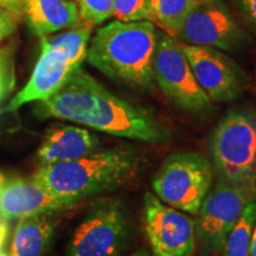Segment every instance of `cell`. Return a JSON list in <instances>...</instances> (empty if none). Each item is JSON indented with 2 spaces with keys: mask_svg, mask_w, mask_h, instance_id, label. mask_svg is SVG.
<instances>
[{
  "mask_svg": "<svg viewBox=\"0 0 256 256\" xmlns=\"http://www.w3.org/2000/svg\"><path fill=\"white\" fill-rule=\"evenodd\" d=\"M40 110L46 116L72 121L110 136L153 145H162L170 132L151 112L124 100L108 90L78 66L63 86L46 100Z\"/></svg>",
  "mask_w": 256,
  "mask_h": 256,
  "instance_id": "cell-1",
  "label": "cell"
},
{
  "mask_svg": "<svg viewBox=\"0 0 256 256\" xmlns=\"http://www.w3.org/2000/svg\"><path fill=\"white\" fill-rule=\"evenodd\" d=\"M158 32L150 20H114L96 31L86 60L115 82L138 90L153 92V60Z\"/></svg>",
  "mask_w": 256,
  "mask_h": 256,
  "instance_id": "cell-2",
  "label": "cell"
},
{
  "mask_svg": "<svg viewBox=\"0 0 256 256\" xmlns=\"http://www.w3.org/2000/svg\"><path fill=\"white\" fill-rule=\"evenodd\" d=\"M138 164L136 150L120 146L69 162L42 165L32 178L51 194L76 204L119 188L134 174Z\"/></svg>",
  "mask_w": 256,
  "mask_h": 256,
  "instance_id": "cell-3",
  "label": "cell"
},
{
  "mask_svg": "<svg viewBox=\"0 0 256 256\" xmlns=\"http://www.w3.org/2000/svg\"><path fill=\"white\" fill-rule=\"evenodd\" d=\"M209 151L218 177L256 184V112L229 110L211 133Z\"/></svg>",
  "mask_w": 256,
  "mask_h": 256,
  "instance_id": "cell-4",
  "label": "cell"
},
{
  "mask_svg": "<svg viewBox=\"0 0 256 256\" xmlns=\"http://www.w3.org/2000/svg\"><path fill=\"white\" fill-rule=\"evenodd\" d=\"M214 182V166L197 152H176L166 156L152 179L154 194L166 206L197 215Z\"/></svg>",
  "mask_w": 256,
  "mask_h": 256,
  "instance_id": "cell-5",
  "label": "cell"
},
{
  "mask_svg": "<svg viewBox=\"0 0 256 256\" xmlns=\"http://www.w3.org/2000/svg\"><path fill=\"white\" fill-rule=\"evenodd\" d=\"M256 200V184H241L218 177L198 210L196 238L206 252H220L224 241L242 215Z\"/></svg>",
  "mask_w": 256,
  "mask_h": 256,
  "instance_id": "cell-6",
  "label": "cell"
},
{
  "mask_svg": "<svg viewBox=\"0 0 256 256\" xmlns=\"http://www.w3.org/2000/svg\"><path fill=\"white\" fill-rule=\"evenodd\" d=\"M153 74L156 84L183 110L203 114L212 108V101L194 78L182 43L162 32H158Z\"/></svg>",
  "mask_w": 256,
  "mask_h": 256,
  "instance_id": "cell-7",
  "label": "cell"
},
{
  "mask_svg": "<svg viewBox=\"0 0 256 256\" xmlns=\"http://www.w3.org/2000/svg\"><path fill=\"white\" fill-rule=\"evenodd\" d=\"M128 222L115 200L94 206L76 228L66 256H119L126 244Z\"/></svg>",
  "mask_w": 256,
  "mask_h": 256,
  "instance_id": "cell-8",
  "label": "cell"
},
{
  "mask_svg": "<svg viewBox=\"0 0 256 256\" xmlns=\"http://www.w3.org/2000/svg\"><path fill=\"white\" fill-rule=\"evenodd\" d=\"M145 232L154 256H192L197 244L196 220L162 203L156 194H144Z\"/></svg>",
  "mask_w": 256,
  "mask_h": 256,
  "instance_id": "cell-9",
  "label": "cell"
},
{
  "mask_svg": "<svg viewBox=\"0 0 256 256\" xmlns=\"http://www.w3.org/2000/svg\"><path fill=\"white\" fill-rule=\"evenodd\" d=\"M178 40L188 46L234 51L244 46L248 37L222 0L200 2L188 14Z\"/></svg>",
  "mask_w": 256,
  "mask_h": 256,
  "instance_id": "cell-10",
  "label": "cell"
},
{
  "mask_svg": "<svg viewBox=\"0 0 256 256\" xmlns=\"http://www.w3.org/2000/svg\"><path fill=\"white\" fill-rule=\"evenodd\" d=\"M197 82L212 102H230L244 92L241 68L218 49L182 43Z\"/></svg>",
  "mask_w": 256,
  "mask_h": 256,
  "instance_id": "cell-11",
  "label": "cell"
},
{
  "mask_svg": "<svg viewBox=\"0 0 256 256\" xmlns=\"http://www.w3.org/2000/svg\"><path fill=\"white\" fill-rule=\"evenodd\" d=\"M72 206V202L51 194L34 178L0 171V220L2 222L51 215Z\"/></svg>",
  "mask_w": 256,
  "mask_h": 256,
  "instance_id": "cell-12",
  "label": "cell"
},
{
  "mask_svg": "<svg viewBox=\"0 0 256 256\" xmlns=\"http://www.w3.org/2000/svg\"><path fill=\"white\" fill-rule=\"evenodd\" d=\"M82 64L75 63L63 50L40 40V56L28 82L12 98L4 112H16L22 106L34 101H44L55 94L72 72Z\"/></svg>",
  "mask_w": 256,
  "mask_h": 256,
  "instance_id": "cell-13",
  "label": "cell"
},
{
  "mask_svg": "<svg viewBox=\"0 0 256 256\" xmlns=\"http://www.w3.org/2000/svg\"><path fill=\"white\" fill-rule=\"evenodd\" d=\"M100 142L88 130L72 124H52L48 128L38 150L40 165L69 162L98 150Z\"/></svg>",
  "mask_w": 256,
  "mask_h": 256,
  "instance_id": "cell-14",
  "label": "cell"
},
{
  "mask_svg": "<svg viewBox=\"0 0 256 256\" xmlns=\"http://www.w3.org/2000/svg\"><path fill=\"white\" fill-rule=\"evenodd\" d=\"M22 14L30 30L40 38L83 24L72 0H22Z\"/></svg>",
  "mask_w": 256,
  "mask_h": 256,
  "instance_id": "cell-15",
  "label": "cell"
},
{
  "mask_svg": "<svg viewBox=\"0 0 256 256\" xmlns=\"http://www.w3.org/2000/svg\"><path fill=\"white\" fill-rule=\"evenodd\" d=\"M56 232L50 215L19 218L12 236L8 256H44Z\"/></svg>",
  "mask_w": 256,
  "mask_h": 256,
  "instance_id": "cell-16",
  "label": "cell"
},
{
  "mask_svg": "<svg viewBox=\"0 0 256 256\" xmlns=\"http://www.w3.org/2000/svg\"><path fill=\"white\" fill-rule=\"evenodd\" d=\"M151 22L168 36L177 38L188 14L200 5V0H150Z\"/></svg>",
  "mask_w": 256,
  "mask_h": 256,
  "instance_id": "cell-17",
  "label": "cell"
},
{
  "mask_svg": "<svg viewBox=\"0 0 256 256\" xmlns=\"http://www.w3.org/2000/svg\"><path fill=\"white\" fill-rule=\"evenodd\" d=\"M256 223V200L243 210L234 228L226 236L220 252L222 256H250L252 235Z\"/></svg>",
  "mask_w": 256,
  "mask_h": 256,
  "instance_id": "cell-18",
  "label": "cell"
},
{
  "mask_svg": "<svg viewBox=\"0 0 256 256\" xmlns=\"http://www.w3.org/2000/svg\"><path fill=\"white\" fill-rule=\"evenodd\" d=\"M78 8L82 23L88 26L104 24L113 17L112 0H72Z\"/></svg>",
  "mask_w": 256,
  "mask_h": 256,
  "instance_id": "cell-19",
  "label": "cell"
},
{
  "mask_svg": "<svg viewBox=\"0 0 256 256\" xmlns=\"http://www.w3.org/2000/svg\"><path fill=\"white\" fill-rule=\"evenodd\" d=\"M113 16L118 20L130 22H151V2L150 0H112Z\"/></svg>",
  "mask_w": 256,
  "mask_h": 256,
  "instance_id": "cell-20",
  "label": "cell"
},
{
  "mask_svg": "<svg viewBox=\"0 0 256 256\" xmlns=\"http://www.w3.org/2000/svg\"><path fill=\"white\" fill-rule=\"evenodd\" d=\"M14 84V64L6 50L0 51V106L11 92Z\"/></svg>",
  "mask_w": 256,
  "mask_h": 256,
  "instance_id": "cell-21",
  "label": "cell"
},
{
  "mask_svg": "<svg viewBox=\"0 0 256 256\" xmlns=\"http://www.w3.org/2000/svg\"><path fill=\"white\" fill-rule=\"evenodd\" d=\"M243 17L256 32V0H236Z\"/></svg>",
  "mask_w": 256,
  "mask_h": 256,
  "instance_id": "cell-22",
  "label": "cell"
},
{
  "mask_svg": "<svg viewBox=\"0 0 256 256\" xmlns=\"http://www.w3.org/2000/svg\"><path fill=\"white\" fill-rule=\"evenodd\" d=\"M0 6L14 17L22 14V0H0Z\"/></svg>",
  "mask_w": 256,
  "mask_h": 256,
  "instance_id": "cell-23",
  "label": "cell"
},
{
  "mask_svg": "<svg viewBox=\"0 0 256 256\" xmlns=\"http://www.w3.org/2000/svg\"><path fill=\"white\" fill-rule=\"evenodd\" d=\"M16 28V17L8 18V20H5L4 23L0 24V42H2L4 38H6L12 32L14 31Z\"/></svg>",
  "mask_w": 256,
  "mask_h": 256,
  "instance_id": "cell-24",
  "label": "cell"
},
{
  "mask_svg": "<svg viewBox=\"0 0 256 256\" xmlns=\"http://www.w3.org/2000/svg\"><path fill=\"white\" fill-rule=\"evenodd\" d=\"M8 223L0 220V249H5V243L8 238Z\"/></svg>",
  "mask_w": 256,
  "mask_h": 256,
  "instance_id": "cell-25",
  "label": "cell"
},
{
  "mask_svg": "<svg viewBox=\"0 0 256 256\" xmlns=\"http://www.w3.org/2000/svg\"><path fill=\"white\" fill-rule=\"evenodd\" d=\"M250 256H256V223L252 230V246H250Z\"/></svg>",
  "mask_w": 256,
  "mask_h": 256,
  "instance_id": "cell-26",
  "label": "cell"
},
{
  "mask_svg": "<svg viewBox=\"0 0 256 256\" xmlns=\"http://www.w3.org/2000/svg\"><path fill=\"white\" fill-rule=\"evenodd\" d=\"M11 17H14V16L11 14L10 12H8L6 10H4L2 8V6H0V24L4 23L5 20H8V19L11 18Z\"/></svg>",
  "mask_w": 256,
  "mask_h": 256,
  "instance_id": "cell-27",
  "label": "cell"
},
{
  "mask_svg": "<svg viewBox=\"0 0 256 256\" xmlns=\"http://www.w3.org/2000/svg\"><path fill=\"white\" fill-rule=\"evenodd\" d=\"M130 256H150V254L146 250H144V249H140V250L133 252Z\"/></svg>",
  "mask_w": 256,
  "mask_h": 256,
  "instance_id": "cell-28",
  "label": "cell"
},
{
  "mask_svg": "<svg viewBox=\"0 0 256 256\" xmlns=\"http://www.w3.org/2000/svg\"><path fill=\"white\" fill-rule=\"evenodd\" d=\"M0 256H8V252L5 249H0Z\"/></svg>",
  "mask_w": 256,
  "mask_h": 256,
  "instance_id": "cell-29",
  "label": "cell"
},
{
  "mask_svg": "<svg viewBox=\"0 0 256 256\" xmlns=\"http://www.w3.org/2000/svg\"><path fill=\"white\" fill-rule=\"evenodd\" d=\"M200 2H209V0H200Z\"/></svg>",
  "mask_w": 256,
  "mask_h": 256,
  "instance_id": "cell-30",
  "label": "cell"
}]
</instances>
